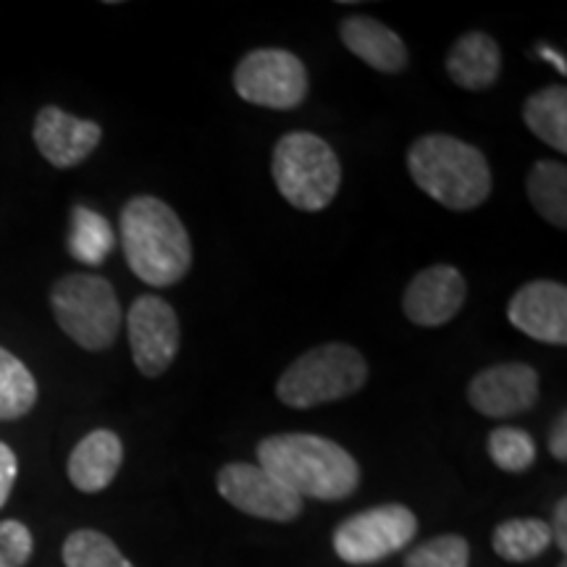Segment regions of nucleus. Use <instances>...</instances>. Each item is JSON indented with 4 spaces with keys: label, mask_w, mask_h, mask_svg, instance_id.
I'll use <instances>...</instances> for the list:
<instances>
[{
    "label": "nucleus",
    "mask_w": 567,
    "mask_h": 567,
    "mask_svg": "<svg viewBox=\"0 0 567 567\" xmlns=\"http://www.w3.org/2000/svg\"><path fill=\"white\" fill-rule=\"evenodd\" d=\"M258 465L297 496L342 502L360 486V465L344 446L316 434H276L258 444Z\"/></svg>",
    "instance_id": "obj_1"
},
{
    "label": "nucleus",
    "mask_w": 567,
    "mask_h": 567,
    "mask_svg": "<svg viewBox=\"0 0 567 567\" xmlns=\"http://www.w3.org/2000/svg\"><path fill=\"white\" fill-rule=\"evenodd\" d=\"M118 231L132 274L151 287H172L193 266V239L172 205L158 197H132Z\"/></svg>",
    "instance_id": "obj_2"
},
{
    "label": "nucleus",
    "mask_w": 567,
    "mask_h": 567,
    "mask_svg": "<svg viewBox=\"0 0 567 567\" xmlns=\"http://www.w3.org/2000/svg\"><path fill=\"white\" fill-rule=\"evenodd\" d=\"M408 172L431 200L450 210H473L492 195L486 155L450 134H425L408 151Z\"/></svg>",
    "instance_id": "obj_3"
},
{
    "label": "nucleus",
    "mask_w": 567,
    "mask_h": 567,
    "mask_svg": "<svg viewBox=\"0 0 567 567\" xmlns=\"http://www.w3.org/2000/svg\"><path fill=\"white\" fill-rule=\"evenodd\" d=\"M271 172L284 200L305 213L329 208L342 184L334 147L313 132L284 134L274 147Z\"/></svg>",
    "instance_id": "obj_4"
},
{
    "label": "nucleus",
    "mask_w": 567,
    "mask_h": 567,
    "mask_svg": "<svg viewBox=\"0 0 567 567\" xmlns=\"http://www.w3.org/2000/svg\"><path fill=\"white\" fill-rule=\"evenodd\" d=\"M368 381V363L354 347L318 344L281 373L276 396L292 410H310L358 394Z\"/></svg>",
    "instance_id": "obj_5"
},
{
    "label": "nucleus",
    "mask_w": 567,
    "mask_h": 567,
    "mask_svg": "<svg viewBox=\"0 0 567 567\" xmlns=\"http://www.w3.org/2000/svg\"><path fill=\"white\" fill-rule=\"evenodd\" d=\"M51 308L63 334L87 352L109 350L122 331V305L103 276H63L51 289Z\"/></svg>",
    "instance_id": "obj_6"
},
{
    "label": "nucleus",
    "mask_w": 567,
    "mask_h": 567,
    "mask_svg": "<svg viewBox=\"0 0 567 567\" xmlns=\"http://www.w3.org/2000/svg\"><path fill=\"white\" fill-rule=\"evenodd\" d=\"M417 534V517L405 505H379L347 517L334 530V551L347 565H375L396 555Z\"/></svg>",
    "instance_id": "obj_7"
},
{
    "label": "nucleus",
    "mask_w": 567,
    "mask_h": 567,
    "mask_svg": "<svg viewBox=\"0 0 567 567\" xmlns=\"http://www.w3.org/2000/svg\"><path fill=\"white\" fill-rule=\"evenodd\" d=\"M234 90L243 101L271 111H292L308 95V71L295 53L258 48L234 69Z\"/></svg>",
    "instance_id": "obj_8"
},
{
    "label": "nucleus",
    "mask_w": 567,
    "mask_h": 567,
    "mask_svg": "<svg viewBox=\"0 0 567 567\" xmlns=\"http://www.w3.org/2000/svg\"><path fill=\"white\" fill-rule=\"evenodd\" d=\"M216 488L231 507L260 520L292 523L302 513V496H297L260 465H224L216 476Z\"/></svg>",
    "instance_id": "obj_9"
},
{
    "label": "nucleus",
    "mask_w": 567,
    "mask_h": 567,
    "mask_svg": "<svg viewBox=\"0 0 567 567\" xmlns=\"http://www.w3.org/2000/svg\"><path fill=\"white\" fill-rule=\"evenodd\" d=\"M126 331L132 360L142 375L158 379L172 368L182 342L179 318L172 305L155 295L137 297L126 313Z\"/></svg>",
    "instance_id": "obj_10"
},
{
    "label": "nucleus",
    "mask_w": 567,
    "mask_h": 567,
    "mask_svg": "<svg viewBox=\"0 0 567 567\" xmlns=\"http://www.w3.org/2000/svg\"><path fill=\"white\" fill-rule=\"evenodd\" d=\"M538 373L528 363H499L484 368L467 384V402L481 415L496 417H515L528 413L538 402Z\"/></svg>",
    "instance_id": "obj_11"
},
{
    "label": "nucleus",
    "mask_w": 567,
    "mask_h": 567,
    "mask_svg": "<svg viewBox=\"0 0 567 567\" xmlns=\"http://www.w3.org/2000/svg\"><path fill=\"white\" fill-rule=\"evenodd\" d=\"M507 318L517 331L544 344H567L565 284L538 279L523 284L507 305Z\"/></svg>",
    "instance_id": "obj_12"
},
{
    "label": "nucleus",
    "mask_w": 567,
    "mask_h": 567,
    "mask_svg": "<svg viewBox=\"0 0 567 567\" xmlns=\"http://www.w3.org/2000/svg\"><path fill=\"white\" fill-rule=\"evenodd\" d=\"M467 281L455 266H431L415 274L402 297V310L415 326L439 329L463 310Z\"/></svg>",
    "instance_id": "obj_13"
},
{
    "label": "nucleus",
    "mask_w": 567,
    "mask_h": 567,
    "mask_svg": "<svg viewBox=\"0 0 567 567\" xmlns=\"http://www.w3.org/2000/svg\"><path fill=\"white\" fill-rule=\"evenodd\" d=\"M34 145L42 158L55 168H74L97 151L103 130L87 118H76L71 113L45 105L34 118Z\"/></svg>",
    "instance_id": "obj_14"
},
{
    "label": "nucleus",
    "mask_w": 567,
    "mask_h": 567,
    "mask_svg": "<svg viewBox=\"0 0 567 567\" xmlns=\"http://www.w3.org/2000/svg\"><path fill=\"white\" fill-rule=\"evenodd\" d=\"M124 463V444L113 431L95 429L69 455V481L84 494H97L113 484Z\"/></svg>",
    "instance_id": "obj_15"
},
{
    "label": "nucleus",
    "mask_w": 567,
    "mask_h": 567,
    "mask_svg": "<svg viewBox=\"0 0 567 567\" xmlns=\"http://www.w3.org/2000/svg\"><path fill=\"white\" fill-rule=\"evenodd\" d=\"M344 48L381 74H400L408 69V48L400 34L371 17H347L339 24Z\"/></svg>",
    "instance_id": "obj_16"
},
{
    "label": "nucleus",
    "mask_w": 567,
    "mask_h": 567,
    "mask_svg": "<svg viewBox=\"0 0 567 567\" xmlns=\"http://www.w3.org/2000/svg\"><path fill=\"white\" fill-rule=\"evenodd\" d=\"M502 53L486 32H465L446 53V74L463 90H486L499 80Z\"/></svg>",
    "instance_id": "obj_17"
},
{
    "label": "nucleus",
    "mask_w": 567,
    "mask_h": 567,
    "mask_svg": "<svg viewBox=\"0 0 567 567\" xmlns=\"http://www.w3.org/2000/svg\"><path fill=\"white\" fill-rule=\"evenodd\" d=\"M523 122L551 151L567 153V90L563 84L534 92L523 105Z\"/></svg>",
    "instance_id": "obj_18"
},
{
    "label": "nucleus",
    "mask_w": 567,
    "mask_h": 567,
    "mask_svg": "<svg viewBox=\"0 0 567 567\" xmlns=\"http://www.w3.org/2000/svg\"><path fill=\"white\" fill-rule=\"evenodd\" d=\"M492 547L505 563H530L551 547L549 523L538 517H513L499 523L492 534Z\"/></svg>",
    "instance_id": "obj_19"
},
{
    "label": "nucleus",
    "mask_w": 567,
    "mask_h": 567,
    "mask_svg": "<svg viewBox=\"0 0 567 567\" xmlns=\"http://www.w3.org/2000/svg\"><path fill=\"white\" fill-rule=\"evenodd\" d=\"M116 247L109 218L95 213L87 205H74L69 226V252L84 266H101Z\"/></svg>",
    "instance_id": "obj_20"
},
{
    "label": "nucleus",
    "mask_w": 567,
    "mask_h": 567,
    "mask_svg": "<svg viewBox=\"0 0 567 567\" xmlns=\"http://www.w3.org/2000/svg\"><path fill=\"white\" fill-rule=\"evenodd\" d=\"M528 200L557 229L567 226V168L557 161H536L528 172Z\"/></svg>",
    "instance_id": "obj_21"
},
{
    "label": "nucleus",
    "mask_w": 567,
    "mask_h": 567,
    "mask_svg": "<svg viewBox=\"0 0 567 567\" xmlns=\"http://www.w3.org/2000/svg\"><path fill=\"white\" fill-rule=\"evenodd\" d=\"M38 405V381L17 354L0 347V421H19Z\"/></svg>",
    "instance_id": "obj_22"
},
{
    "label": "nucleus",
    "mask_w": 567,
    "mask_h": 567,
    "mask_svg": "<svg viewBox=\"0 0 567 567\" xmlns=\"http://www.w3.org/2000/svg\"><path fill=\"white\" fill-rule=\"evenodd\" d=\"M61 555L66 567H134L109 536L92 528L69 534Z\"/></svg>",
    "instance_id": "obj_23"
},
{
    "label": "nucleus",
    "mask_w": 567,
    "mask_h": 567,
    "mask_svg": "<svg viewBox=\"0 0 567 567\" xmlns=\"http://www.w3.org/2000/svg\"><path fill=\"white\" fill-rule=\"evenodd\" d=\"M488 457L505 473H526L536 463V442L528 431L502 425L488 436Z\"/></svg>",
    "instance_id": "obj_24"
},
{
    "label": "nucleus",
    "mask_w": 567,
    "mask_h": 567,
    "mask_svg": "<svg viewBox=\"0 0 567 567\" xmlns=\"http://www.w3.org/2000/svg\"><path fill=\"white\" fill-rule=\"evenodd\" d=\"M471 544L460 534H444L415 547L405 557V567H467Z\"/></svg>",
    "instance_id": "obj_25"
},
{
    "label": "nucleus",
    "mask_w": 567,
    "mask_h": 567,
    "mask_svg": "<svg viewBox=\"0 0 567 567\" xmlns=\"http://www.w3.org/2000/svg\"><path fill=\"white\" fill-rule=\"evenodd\" d=\"M34 538L19 520H0V567H24L30 563Z\"/></svg>",
    "instance_id": "obj_26"
},
{
    "label": "nucleus",
    "mask_w": 567,
    "mask_h": 567,
    "mask_svg": "<svg viewBox=\"0 0 567 567\" xmlns=\"http://www.w3.org/2000/svg\"><path fill=\"white\" fill-rule=\"evenodd\" d=\"M17 473H19L17 455H13V450L9 444L0 442V507L9 502L11 488H13V484H17Z\"/></svg>",
    "instance_id": "obj_27"
},
{
    "label": "nucleus",
    "mask_w": 567,
    "mask_h": 567,
    "mask_svg": "<svg viewBox=\"0 0 567 567\" xmlns=\"http://www.w3.org/2000/svg\"><path fill=\"white\" fill-rule=\"evenodd\" d=\"M549 452H551V457L559 460V463H565L567 460V415L565 413H559L555 425H551Z\"/></svg>",
    "instance_id": "obj_28"
},
{
    "label": "nucleus",
    "mask_w": 567,
    "mask_h": 567,
    "mask_svg": "<svg viewBox=\"0 0 567 567\" xmlns=\"http://www.w3.org/2000/svg\"><path fill=\"white\" fill-rule=\"evenodd\" d=\"M551 544H557L559 551H567V499H559L549 523Z\"/></svg>",
    "instance_id": "obj_29"
},
{
    "label": "nucleus",
    "mask_w": 567,
    "mask_h": 567,
    "mask_svg": "<svg viewBox=\"0 0 567 567\" xmlns=\"http://www.w3.org/2000/svg\"><path fill=\"white\" fill-rule=\"evenodd\" d=\"M536 51H538V55H542V59H547L549 63H555V66L559 69V74H565L567 66H565V59H563V55H559L557 51H551V48H547V45H538Z\"/></svg>",
    "instance_id": "obj_30"
},
{
    "label": "nucleus",
    "mask_w": 567,
    "mask_h": 567,
    "mask_svg": "<svg viewBox=\"0 0 567 567\" xmlns=\"http://www.w3.org/2000/svg\"><path fill=\"white\" fill-rule=\"evenodd\" d=\"M557 567H567V563H559V565H557Z\"/></svg>",
    "instance_id": "obj_31"
}]
</instances>
